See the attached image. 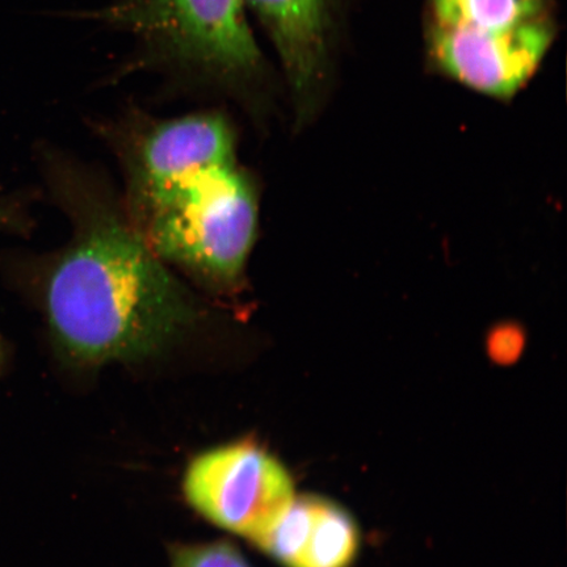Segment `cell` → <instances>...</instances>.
Listing matches in <instances>:
<instances>
[{"mask_svg":"<svg viewBox=\"0 0 567 567\" xmlns=\"http://www.w3.org/2000/svg\"><path fill=\"white\" fill-rule=\"evenodd\" d=\"M68 243L39 269V302L60 358L78 370L165 357L239 318L155 254L101 169L65 153L48 157Z\"/></svg>","mask_w":567,"mask_h":567,"instance_id":"cell-1","label":"cell"},{"mask_svg":"<svg viewBox=\"0 0 567 567\" xmlns=\"http://www.w3.org/2000/svg\"><path fill=\"white\" fill-rule=\"evenodd\" d=\"M120 195L166 265L212 300L230 308L240 301L259 233L260 188L238 155L124 183Z\"/></svg>","mask_w":567,"mask_h":567,"instance_id":"cell-2","label":"cell"},{"mask_svg":"<svg viewBox=\"0 0 567 567\" xmlns=\"http://www.w3.org/2000/svg\"><path fill=\"white\" fill-rule=\"evenodd\" d=\"M245 9L243 0H117L86 18L133 34L144 49L140 65L255 113L266 66Z\"/></svg>","mask_w":567,"mask_h":567,"instance_id":"cell-3","label":"cell"},{"mask_svg":"<svg viewBox=\"0 0 567 567\" xmlns=\"http://www.w3.org/2000/svg\"><path fill=\"white\" fill-rule=\"evenodd\" d=\"M183 492L205 519L254 544L296 498L287 467L257 443L246 441L197 455L184 474Z\"/></svg>","mask_w":567,"mask_h":567,"instance_id":"cell-4","label":"cell"},{"mask_svg":"<svg viewBox=\"0 0 567 567\" xmlns=\"http://www.w3.org/2000/svg\"><path fill=\"white\" fill-rule=\"evenodd\" d=\"M553 39L555 28L549 19L508 31L432 23L431 59L453 81L507 101L534 76Z\"/></svg>","mask_w":567,"mask_h":567,"instance_id":"cell-5","label":"cell"},{"mask_svg":"<svg viewBox=\"0 0 567 567\" xmlns=\"http://www.w3.org/2000/svg\"><path fill=\"white\" fill-rule=\"evenodd\" d=\"M264 24L292 91L297 126L317 109L326 75V0H243Z\"/></svg>","mask_w":567,"mask_h":567,"instance_id":"cell-6","label":"cell"},{"mask_svg":"<svg viewBox=\"0 0 567 567\" xmlns=\"http://www.w3.org/2000/svg\"><path fill=\"white\" fill-rule=\"evenodd\" d=\"M284 567H351L360 549L357 520L323 496H296L257 544Z\"/></svg>","mask_w":567,"mask_h":567,"instance_id":"cell-7","label":"cell"},{"mask_svg":"<svg viewBox=\"0 0 567 567\" xmlns=\"http://www.w3.org/2000/svg\"><path fill=\"white\" fill-rule=\"evenodd\" d=\"M549 0H432V23L508 31L548 19Z\"/></svg>","mask_w":567,"mask_h":567,"instance_id":"cell-8","label":"cell"},{"mask_svg":"<svg viewBox=\"0 0 567 567\" xmlns=\"http://www.w3.org/2000/svg\"><path fill=\"white\" fill-rule=\"evenodd\" d=\"M169 567H251L228 542L176 545L169 551Z\"/></svg>","mask_w":567,"mask_h":567,"instance_id":"cell-9","label":"cell"},{"mask_svg":"<svg viewBox=\"0 0 567 567\" xmlns=\"http://www.w3.org/2000/svg\"><path fill=\"white\" fill-rule=\"evenodd\" d=\"M2 360H3V346H2V340H0V364H2Z\"/></svg>","mask_w":567,"mask_h":567,"instance_id":"cell-10","label":"cell"}]
</instances>
